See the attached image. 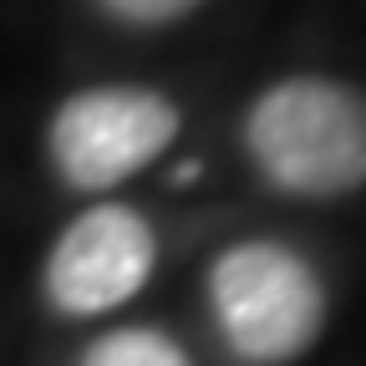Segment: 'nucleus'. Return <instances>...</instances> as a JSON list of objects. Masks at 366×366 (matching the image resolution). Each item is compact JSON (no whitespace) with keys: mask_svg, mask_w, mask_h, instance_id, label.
<instances>
[{"mask_svg":"<svg viewBox=\"0 0 366 366\" xmlns=\"http://www.w3.org/2000/svg\"><path fill=\"white\" fill-rule=\"evenodd\" d=\"M244 158L285 199H341L366 183V92L285 76L244 112Z\"/></svg>","mask_w":366,"mask_h":366,"instance_id":"nucleus-1","label":"nucleus"},{"mask_svg":"<svg viewBox=\"0 0 366 366\" xmlns=\"http://www.w3.org/2000/svg\"><path fill=\"white\" fill-rule=\"evenodd\" d=\"M204 305L239 366H285L326 326V280L285 239H234L204 269Z\"/></svg>","mask_w":366,"mask_h":366,"instance_id":"nucleus-2","label":"nucleus"},{"mask_svg":"<svg viewBox=\"0 0 366 366\" xmlns=\"http://www.w3.org/2000/svg\"><path fill=\"white\" fill-rule=\"evenodd\" d=\"M183 127V112L158 86H81L46 122V163L71 194L107 199L153 168Z\"/></svg>","mask_w":366,"mask_h":366,"instance_id":"nucleus-3","label":"nucleus"},{"mask_svg":"<svg viewBox=\"0 0 366 366\" xmlns=\"http://www.w3.org/2000/svg\"><path fill=\"white\" fill-rule=\"evenodd\" d=\"M158 269V229L122 199L86 204L46 249L41 295L66 320H102L143 295Z\"/></svg>","mask_w":366,"mask_h":366,"instance_id":"nucleus-4","label":"nucleus"},{"mask_svg":"<svg viewBox=\"0 0 366 366\" xmlns=\"http://www.w3.org/2000/svg\"><path fill=\"white\" fill-rule=\"evenodd\" d=\"M76 366H194V356L158 326H112L76 351Z\"/></svg>","mask_w":366,"mask_h":366,"instance_id":"nucleus-5","label":"nucleus"},{"mask_svg":"<svg viewBox=\"0 0 366 366\" xmlns=\"http://www.w3.org/2000/svg\"><path fill=\"white\" fill-rule=\"evenodd\" d=\"M97 6L122 26H173L183 16H194L204 0H97Z\"/></svg>","mask_w":366,"mask_h":366,"instance_id":"nucleus-6","label":"nucleus"}]
</instances>
